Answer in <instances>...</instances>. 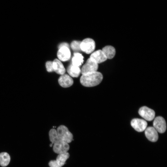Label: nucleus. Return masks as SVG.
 Masks as SVG:
<instances>
[{"mask_svg": "<svg viewBox=\"0 0 167 167\" xmlns=\"http://www.w3.org/2000/svg\"><path fill=\"white\" fill-rule=\"evenodd\" d=\"M103 78L102 74L96 71L82 75L80 78V82L86 87H92L99 84Z\"/></svg>", "mask_w": 167, "mask_h": 167, "instance_id": "1", "label": "nucleus"}, {"mask_svg": "<svg viewBox=\"0 0 167 167\" xmlns=\"http://www.w3.org/2000/svg\"><path fill=\"white\" fill-rule=\"evenodd\" d=\"M59 139L68 143L73 140V135L68 128L64 125L59 126L56 130Z\"/></svg>", "mask_w": 167, "mask_h": 167, "instance_id": "2", "label": "nucleus"}, {"mask_svg": "<svg viewBox=\"0 0 167 167\" xmlns=\"http://www.w3.org/2000/svg\"><path fill=\"white\" fill-rule=\"evenodd\" d=\"M98 67V64L89 58L81 70L82 75L97 71Z\"/></svg>", "mask_w": 167, "mask_h": 167, "instance_id": "3", "label": "nucleus"}, {"mask_svg": "<svg viewBox=\"0 0 167 167\" xmlns=\"http://www.w3.org/2000/svg\"><path fill=\"white\" fill-rule=\"evenodd\" d=\"M80 49L87 54L92 53L95 48V43L93 40L90 38H87L81 42Z\"/></svg>", "mask_w": 167, "mask_h": 167, "instance_id": "4", "label": "nucleus"}, {"mask_svg": "<svg viewBox=\"0 0 167 167\" xmlns=\"http://www.w3.org/2000/svg\"><path fill=\"white\" fill-rule=\"evenodd\" d=\"M54 152L58 154L67 152L70 148L69 144L60 140L53 144Z\"/></svg>", "mask_w": 167, "mask_h": 167, "instance_id": "5", "label": "nucleus"}, {"mask_svg": "<svg viewBox=\"0 0 167 167\" xmlns=\"http://www.w3.org/2000/svg\"><path fill=\"white\" fill-rule=\"evenodd\" d=\"M138 113L141 117L148 121L153 120L155 117V111L146 106L141 107L139 110Z\"/></svg>", "mask_w": 167, "mask_h": 167, "instance_id": "6", "label": "nucleus"}, {"mask_svg": "<svg viewBox=\"0 0 167 167\" xmlns=\"http://www.w3.org/2000/svg\"><path fill=\"white\" fill-rule=\"evenodd\" d=\"M153 126L156 131L161 133L165 132L166 129L165 121L161 116H158L155 118L153 122Z\"/></svg>", "mask_w": 167, "mask_h": 167, "instance_id": "7", "label": "nucleus"}, {"mask_svg": "<svg viewBox=\"0 0 167 167\" xmlns=\"http://www.w3.org/2000/svg\"><path fill=\"white\" fill-rule=\"evenodd\" d=\"M131 125L136 131L141 132L144 131L147 127L148 123L144 120L135 118L131 121Z\"/></svg>", "mask_w": 167, "mask_h": 167, "instance_id": "8", "label": "nucleus"}, {"mask_svg": "<svg viewBox=\"0 0 167 167\" xmlns=\"http://www.w3.org/2000/svg\"><path fill=\"white\" fill-rule=\"evenodd\" d=\"M145 130V136L148 140L152 142L157 140L158 138L157 131L154 127H148Z\"/></svg>", "mask_w": 167, "mask_h": 167, "instance_id": "9", "label": "nucleus"}, {"mask_svg": "<svg viewBox=\"0 0 167 167\" xmlns=\"http://www.w3.org/2000/svg\"><path fill=\"white\" fill-rule=\"evenodd\" d=\"M57 55L60 60L62 61H66L70 59L71 53L68 47H63L59 49Z\"/></svg>", "mask_w": 167, "mask_h": 167, "instance_id": "10", "label": "nucleus"}, {"mask_svg": "<svg viewBox=\"0 0 167 167\" xmlns=\"http://www.w3.org/2000/svg\"><path fill=\"white\" fill-rule=\"evenodd\" d=\"M58 82L61 86L65 88L71 86L73 84L72 79L68 75L65 74L59 77Z\"/></svg>", "mask_w": 167, "mask_h": 167, "instance_id": "11", "label": "nucleus"}, {"mask_svg": "<svg viewBox=\"0 0 167 167\" xmlns=\"http://www.w3.org/2000/svg\"><path fill=\"white\" fill-rule=\"evenodd\" d=\"M90 58L97 63H100L105 61L107 58L102 50H98L94 52L90 56Z\"/></svg>", "mask_w": 167, "mask_h": 167, "instance_id": "12", "label": "nucleus"}, {"mask_svg": "<svg viewBox=\"0 0 167 167\" xmlns=\"http://www.w3.org/2000/svg\"><path fill=\"white\" fill-rule=\"evenodd\" d=\"M54 71L57 74L62 75L65 74V69L61 62L57 59L53 61Z\"/></svg>", "mask_w": 167, "mask_h": 167, "instance_id": "13", "label": "nucleus"}, {"mask_svg": "<svg viewBox=\"0 0 167 167\" xmlns=\"http://www.w3.org/2000/svg\"><path fill=\"white\" fill-rule=\"evenodd\" d=\"M102 51L107 59L113 58L116 53L115 49L111 45H107L105 46L102 48Z\"/></svg>", "mask_w": 167, "mask_h": 167, "instance_id": "14", "label": "nucleus"}, {"mask_svg": "<svg viewBox=\"0 0 167 167\" xmlns=\"http://www.w3.org/2000/svg\"><path fill=\"white\" fill-rule=\"evenodd\" d=\"M69 75L73 77H78L81 73V71L78 66H74L72 64L69 65L67 69Z\"/></svg>", "mask_w": 167, "mask_h": 167, "instance_id": "15", "label": "nucleus"}, {"mask_svg": "<svg viewBox=\"0 0 167 167\" xmlns=\"http://www.w3.org/2000/svg\"><path fill=\"white\" fill-rule=\"evenodd\" d=\"M69 157L70 154L67 152L58 154L55 160L58 164L62 167L65 165V162Z\"/></svg>", "mask_w": 167, "mask_h": 167, "instance_id": "16", "label": "nucleus"}, {"mask_svg": "<svg viewBox=\"0 0 167 167\" xmlns=\"http://www.w3.org/2000/svg\"><path fill=\"white\" fill-rule=\"evenodd\" d=\"M84 57L79 53L74 54V56L72 59V64L74 66L79 67L84 62Z\"/></svg>", "mask_w": 167, "mask_h": 167, "instance_id": "17", "label": "nucleus"}, {"mask_svg": "<svg viewBox=\"0 0 167 167\" xmlns=\"http://www.w3.org/2000/svg\"><path fill=\"white\" fill-rule=\"evenodd\" d=\"M10 157L9 154L6 152L0 153V165L2 167L6 166L9 164Z\"/></svg>", "mask_w": 167, "mask_h": 167, "instance_id": "18", "label": "nucleus"}, {"mask_svg": "<svg viewBox=\"0 0 167 167\" xmlns=\"http://www.w3.org/2000/svg\"><path fill=\"white\" fill-rule=\"evenodd\" d=\"M49 137L50 141L53 144L60 140L58 137L57 131L54 129H52L50 130Z\"/></svg>", "mask_w": 167, "mask_h": 167, "instance_id": "19", "label": "nucleus"}, {"mask_svg": "<svg viewBox=\"0 0 167 167\" xmlns=\"http://www.w3.org/2000/svg\"><path fill=\"white\" fill-rule=\"evenodd\" d=\"M80 41H73L71 43V46L73 50L75 51H79L81 50Z\"/></svg>", "mask_w": 167, "mask_h": 167, "instance_id": "20", "label": "nucleus"}, {"mask_svg": "<svg viewBox=\"0 0 167 167\" xmlns=\"http://www.w3.org/2000/svg\"><path fill=\"white\" fill-rule=\"evenodd\" d=\"M45 66L46 70L48 72H51L54 71L53 62L49 61L46 63Z\"/></svg>", "mask_w": 167, "mask_h": 167, "instance_id": "21", "label": "nucleus"}, {"mask_svg": "<svg viewBox=\"0 0 167 167\" xmlns=\"http://www.w3.org/2000/svg\"><path fill=\"white\" fill-rule=\"evenodd\" d=\"M49 167H62L59 166L55 160H51L49 163Z\"/></svg>", "mask_w": 167, "mask_h": 167, "instance_id": "22", "label": "nucleus"}, {"mask_svg": "<svg viewBox=\"0 0 167 167\" xmlns=\"http://www.w3.org/2000/svg\"><path fill=\"white\" fill-rule=\"evenodd\" d=\"M68 46H69L68 45L67 43H62L60 44L59 45V48L60 49L61 48L63 47H68Z\"/></svg>", "mask_w": 167, "mask_h": 167, "instance_id": "23", "label": "nucleus"}, {"mask_svg": "<svg viewBox=\"0 0 167 167\" xmlns=\"http://www.w3.org/2000/svg\"><path fill=\"white\" fill-rule=\"evenodd\" d=\"M49 146H50V147H52L53 146V144L52 143H50L49 145Z\"/></svg>", "mask_w": 167, "mask_h": 167, "instance_id": "24", "label": "nucleus"}]
</instances>
